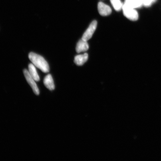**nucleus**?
Wrapping results in <instances>:
<instances>
[{
  "instance_id": "f257e3e1",
  "label": "nucleus",
  "mask_w": 161,
  "mask_h": 161,
  "mask_svg": "<svg viewBox=\"0 0 161 161\" xmlns=\"http://www.w3.org/2000/svg\"><path fill=\"white\" fill-rule=\"evenodd\" d=\"M29 59L36 67L45 73L49 71V66L47 61L41 56L31 52L29 55Z\"/></svg>"
},
{
  "instance_id": "f03ea898",
  "label": "nucleus",
  "mask_w": 161,
  "mask_h": 161,
  "mask_svg": "<svg viewBox=\"0 0 161 161\" xmlns=\"http://www.w3.org/2000/svg\"><path fill=\"white\" fill-rule=\"evenodd\" d=\"M124 14L128 19L136 21L138 19V14L135 9L129 7L124 3L122 9Z\"/></svg>"
},
{
  "instance_id": "7ed1b4c3",
  "label": "nucleus",
  "mask_w": 161,
  "mask_h": 161,
  "mask_svg": "<svg viewBox=\"0 0 161 161\" xmlns=\"http://www.w3.org/2000/svg\"><path fill=\"white\" fill-rule=\"evenodd\" d=\"M97 25V23L96 21H92L89 27L83 34L81 39L87 42L90 39L96 31Z\"/></svg>"
},
{
  "instance_id": "20e7f679",
  "label": "nucleus",
  "mask_w": 161,
  "mask_h": 161,
  "mask_svg": "<svg viewBox=\"0 0 161 161\" xmlns=\"http://www.w3.org/2000/svg\"><path fill=\"white\" fill-rule=\"evenodd\" d=\"M24 75L25 76L26 80L31 86L33 91L36 95H39L40 94L39 88L35 82V80L30 75L29 71L27 69H25L24 70Z\"/></svg>"
},
{
  "instance_id": "39448f33",
  "label": "nucleus",
  "mask_w": 161,
  "mask_h": 161,
  "mask_svg": "<svg viewBox=\"0 0 161 161\" xmlns=\"http://www.w3.org/2000/svg\"><path fill=\"white\" fill-rule=\"evenodd\" d=\"M98 9L100 14L102 16H108L112 13V9L109 6L102 2H99L98 3Z\"/></svg>"
},
{
  "instance_id": "423d86ee",
  "label": "nucleus",
  "mask_w": 161,
  "mask_h": 161,
  "mask_svg": "<svg viewBox=\"0 0 161 161\" xmlns=\"http://www.w3.org/2000/svg\"><path fill=\"white\" fill-rule=\"evenodd\" d=\"M89 49V46L87 41L81 39L78 42L76 45V50L78 53L86 52Z\"/></svg>"
},
{
  "instance_id": "0eeeda50",
  "label": "nucleus",
  "mask_w": 161,
  "mask_h": 161,
  "mask_svg": "<svg viewBox=\"0 0 161 161\" xmlns=\"http://www.w3.org/2000/svg\"><path fill=\"white\" fill-rule=\"evenodd\" d=\"M43 83L46 87L50 90L55 89V86L54 85L53 78L50 74H48L44 78Z\"/></svg>"
},
{
  "instance_id": "6e6552de",
  "label": "nucleus",
  "mask_w": 161,
  "mask_h": 161,
  "mask_svg": "<svg viewBox=\"0 0 161 161\" xmlns=\"http://www.w3.org/2000/svg\"><path fill=\"white\" fill-rule=\"evenodd\" d=\"M87 53H84L82 55L76 56L74 59V62L76 65L81 66L85 64L88 59Z\"/></svg>"
},
{
  "instance_id": "1a4fd4ad",
  "label": "nucleus",
  "mask_w": 161,
  "mask_h": 161,
  "mask_svg": "<svg viewBox=\"0 0 161 161\" xmlns=\"http://www.w3.org/2000/svg\"><path fill=\"white\" fill-rule=\"evenodd\" d=\"M124 3L134 9L140 8L143 5L142 0H125Z\"/></svg>"
},
{
  "instance_id": "9d476101",
  "label": "nucleus",
  "mask_w": 161,
  "mask_h": 161,
  "mask_svg": "<svg viewBox=\"0 0 161 161\" xmlns=\"http://www.w3.org/2000/svg\"><path fill=\"white\" fill-rule=\"evenodd\" d=\"M29 73L31 77L35 80L36 81H39L40 80V77L36 70L35 66L33 64H30L29 65Z\"/></svg>"
},
{
  "instance_id": "9b49d317",
  "label": "nucleus",
  "mask_w": 161,
  "mask_h": 161,
  "mask_svg": "<svg viewBox=\"0 0 161 161\" xmlns=\"http://www.w3.org/2000/svg\"><path fill=\"white\" fill-rule=\"evenodd\" d=\"M112 5L116 11H119L122 9L124 4L120 0H110Z\"/></svg>"
},
{
  "instance_id": "f8f14e48",
  "label": "nucleus",
  "mask_w": 161,
  "mask_h": 161,
  "mask_svg": "<svg viewBox=\"0 0 161 161\" xmlns=\"http://www.w3.org/2000/svg\"><path fill=\"white\" fill-rule=\"evenodd\" d=\"M156 0H142L143 5L145 7H149Z\"/></svg>"
}]
</instances>
